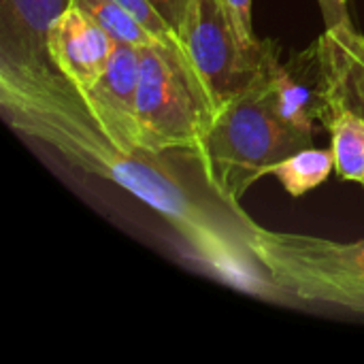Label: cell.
Returning a JSON list of instances; mask_svg holds the SVG:
<instances>
[{
	"label": "cell",
	"instance_id": "cell-2",
	"mask_svg": "<svg viewBox=\"0 0 364 364\" xmlns=\"http://www.w3.org/2000/svg\"><path fill=\"white\" fill-rule=\"evenodd\" d=\"M271 58L262 75L215 113L196 151L209 186L232 207H241L245 192L277 162L311 145V136L294 130L277 111L269 81Z\"/></svg>",
	"mask_w": 364,
	"mask_h": 364
},
{
	"label": "cell",
	"instance_id": "cell-18",
	"mask_svg": "<svg viewBox=\"0 0 364 364\" xmlns=\"http://www.w3.org/2000/svg\"><path fill=\"white\" fill-rule=\"evenodd\" d=\"M348 2H350V0H348Z\"/></svg>",
	"mask_w": 364,
	"mask_h": 364
},
{
	"label": "cell",
	"instance_id": "cell-1",
	"mask_svg": "<svg viewBox=\"0 0 364 364\" xmlns=\"http://www.w3.org/2000/svg\"><path fill=\"white\" fill-rule=\"evenodd\" d=\"M0 107L6 124L60 151L70 164L113 181L149 205L175 230L188 260L218 282L250 296L282 301L250 247L256 222L228 205L207 181L196 160L175 151L117 145L92 117L77 87L55 66L0 64Z\"/></svg>",
	"mask_w": 364,
	"mask_h": 364
},
{
	"label": "cell",
	"instance_id": "cell-13",
	"mask_svg": "<svg viewBox=\"0 0 364 364\" xmlns=\"http://www.w3.org/2000/svg\"><path fill=\"white\" fill-rule=\"evenodd\" d=\"M117 4H122L158 43L166 45V47H173V49H181L186 51L183 43L179 41V36L173 32V28L162 19V15L151 6L149 0H115ZM188 53V51H186Z\"/></svg>",
	"mask_w": 364,
	"mask_h": 364
},
{
	"label": "cell",
	"instance_id": "cell-11",
	"mask_svg": "<svg viewBox=\"0 0 364 364\" xmlns=\"http://www.w3.org/2000/svg\"><path fill=\"white\" fill-rule=\"evenodd\" d=\"M333 171H335L333 149L305 147V149L288 156L286 160L277 162L269 171V175H275L279 179V183L284 186V190L290 196L299 198V196L307 194L309 190L318 188L320 183H324Z\"/></svg>",
	"mask_w": 364,
	"mask_h": 364
},
{
	"label": "cell",
	"instance_id": "cell-16",
	"mask_svg": "<svg viewBox=\"0 0 364 364\" xmlns=\"http://www.w3.org/2000/svg\"><path fill=\"white\" fill-rule=\"evenodd\" d=\"M318 2H320L326 28L352 26L350 13H348V0H318Z\"/></svg>",
	"mask_w": 364,
	"mask_h": 364
},
{
	"label": "cell",
	"instance_id": "cell-15",
	"mask_svg": "<svg viewBox=\"0 0 364 364\" xmlns=\"http://www.w3.org/2000/svg\"><path fill=\"white\" fill-rule=\"evenodd\" d=\"M149 2H151V6L162 15V19L173 28V32L181 41L183 26H186V19H188V11H190L192 0H149Z\"/></svg>",
	"mask_w": 364,
	"mask_h": 364
},
{
	"label": "cell",
	"instance_id": "cell-8",
	"mask_svg": "<svg viewBox=\"0 0 364 364\" xmlns=\"http://www.w3.org/2000/svg\"><path fill=\"white\" fill-rule=\"evenodd\" d=\"M115 41L87 13L68 6L55 21L49 38L53 66L77 87H92L107 70Z\"/></svg>",
	"mask_w": 364,
	"mask_h": 364
},
{
	"label": "cell",
	"instance_id": "cell-4",
	"mask_svg": "<svg viewBox=\"0 0 364 364\" xmlns=\"http://www.w3.org/2000/svg\"><path fill=\"white\" fill-rule=\"evenodd\" d=\"M139 134L154 151H198L215 107L181 49L151 43L139 47Z\"/></svg>",
	"mask_w": 364,
	"mask_h": 364
},
{
	"label": "cell",
	"instance_id": "cell-9",
	"mask_svg": "<svg viewBox=\"0 0 364 364\" xmlns=\"http://www.w3.org/2000/svg\"><path fill=\"white\" fill-rule=\"evenodd\" d=\"M73 0H0V64L53 66L49 38Z\"/></svg>",
	"mask_w": 364,
	"mask_h": 364
},
{
	"label": "cell",
	"instance_id": "cell-10",
	"mask_svg": "<svg viewBox=\"0 0 364 364\" xmlns=\"http://www.w3.org/2000/svg\"><path fill=\"white\" fill-rule=\"evenodd\" d=\"M335 171L343 181L364 179V117L354 111L333 113L328 119Z\"/></svg>",
	"mask_w": 364,
	"mask_h": 364
},
{
	"label": "cell",
	"instance_id": "cell-14",
	"mask_svg": "<svg viewBox=\"0 0 364 364\" xmlns=\"http://www.w3.org/2000/svg\"><path fill=\"white\" fill-rule=\"evenodd\" d=\"M235 30L239 34V41L245 49L250 51H260L262 49V41L256 38L254 34V26H252V0H226Z\"/></svg>",
	"mask_w": 364,
	"mask_h": 364
},
{
	"label": "cell",
	"instance_id": "cell-5",
	"mask_svg": "<svg viewBox=\"0 0 364 364\" xmlns=\"http://www.w3.org/2000/svg\"><path fill=\"white\" fill-rule=\"evenodd\" d=\"M181 43L198 73L215 113L241 96L264 70L277 49L264 41L260 51L241 45L226 0H192Z\"/></svg>",
	"mask_w": 364,
	"mask_h": 364
},
{
	"label": "cell",
	"instance_id": "cell-7",
	"mask_svg": "<svg viewBox=\"0 0 364 364\" xmlns=\"http://www.w3.org/2000/svg\"><path fill=\"white\" fill-rule=\"evenodd\" d=\"M320 98L328 119L339 111L364 117V36L354 26L326 28L316 43Z\"/></svg>",
	"mask_w": 364,
	"mask_h": 364
},
{
	"label": "cell",
	"instance_id": "cell-17",
	"mask_svg": "<svg viewBox=\"0 0 364 364\" xmlns=\"http://www.w3.org/2000/svg\"><path fill=\"white\" fill-rule=\"evenodd\" d=\"M360 183H363V186H364V179H363V181H360Z\"/></svg>",
	"mask_w": 364,
	"mask_h": 364
},
{
	"label": "cell",
	"instance_id": "cell-12",
	"mask_svg": "<svg viewBox=\"0 0 364 364\" xmlns=\"http://www.w3.org/2000/svg\"><path fill=\"white\" fill-rule=\"evenodd\" d=\"M73 6L87 13L98 26H102L115 43L143 47L158 43L122 4L115 0H73Z\"/></svg>",
	"mask_w": 364,
	"mask_h": 364
},
{
	"label": "cell",
	"instance_id": "cell-6",
	"mask_svg": "<svg viewBox=\"0 0 364 364\" xmlns=\"http://www.w3.org/2000/svg\"><path fill=\"white\" fill-rule=\"evenodd\" d=\"M139 47L115 43L100 79L87 90H77L100 130L126 149L143 147L139 134Z\"/></svg>",
	"mask_w": 364,
	"mask_h": 364
},
{
	"label": "cell",
	"instance_id": "cell-3",
	"mask_svg": "<svg viewBox=\"0 0 364 364\" xmlns=\"http://www.w3.org/2000/svg\"><path fill=\"white\" fill-rule=\"evenodd\" d=\"M250 247L284 296L364 314V239L339 243L256 224Z\"/></svg>",
	"mask_w": 364,
	"mask_h": 364
}]
</instances>
